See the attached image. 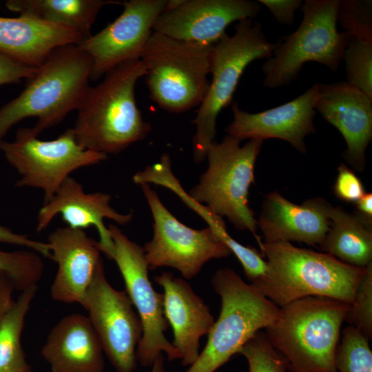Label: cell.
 <instances>
[{
    "instance_id": "1",
    "label": "cell",
    "mask_w": 372,
    "mask_h": 372,
    "mask_svg": "<svg viewBox=\"0 0 372 372\" xmlns=\"http://www.w3.org/2000/svg\"><path fill=\"white\" fill-rule=\"evenodd\" d=\"M146 74L141 59L124 62L90 86L78 107L72 128L76 142L96 152L118 154L143 140L151 131L135 99V86Z\"/></svg>"
},
{
    "instance_id": "2",
    "label": "cell",
    "mask_w": 372,
    "mask_h": 372,
    "mask_svg": "<svg viewBox=\"0 0 372 372\" xmlns=\"http://www.w3.org/2000/svg\"><path fill=\"white\" fill-rule=\"evenodd\" d=\"M257 242L268 269L264 277L251 284L278 307L309 296L352 303L366 267L289 242Z\"/></svg>"
},
{
    "instance_id": "3",
    "label": "cell",
    "mask_w": 372,
    "mask_h": 372,
    "mask_svg": "<svg viewBox=\"0 0 372 372\" xmlns=\"http://www.w3.org/2000/svg\"><path fill=\"white\" fill-rule=\"evenodd\" d=\"M92 60L77 45L55 49L38 68L21 94L0 107V142L10 128L36 117L32 129L39 134L77 110L87 90Z\"/></svg>"
},
{
    "instance_id": "4",
    "label": "cell",
    "mask_w": 372,
    "mask_h": 372,
    "mask_svg": "<svg viewBox=\"0 0 372 372\" xmlns=\"http://www.w3.org/2000/svg\"><path fill=\"white\" fill-rule=\"evenodd\" d=\"M350 304L309 296L280 307L265 335L290 372H335L334 359Z\"/></svg>"
},
{
    "instance_id": "5",
    "label": "cell",
    "mask_w": 372,
    "mask_h": 372,
    "mask_svg": "<svg viewBox=\"0 0 372 372\" xmlns=\"http://www.w3.org/2000/svg\"><path fill=\"white\" fill-rule=\"evenodd\" d=\"M211 282L221 299L219 316L203 350L185 372H215L279 313L280 307L231 268L218 269Z\"/></svg>"
},
{
    "instance_id": "6",
    "label": "cell",
    "mask_w": 372,
    "mask_h": 372,
    "mask_svg": "<svg viewBox=\"0 0 372 372\" xmlns=\"http://www.w3.org/2000/svg\"><path fill=\"white\" fill-rule=\"evenodd\" d=\"M214 46L153 31L141 56L150 98L172 113L199 106L209 85Z\"/></svg>"
},
{
    "instance_id": "7",
    "label": "cell",
    "mask_w": 372,
    "mask_h": 372,
    "mask_svg": "<svg viewBox=\"0 0 372 372\" xmlns=\"http://www.w3.org/2000/svg\"><path fill=\"white\" fill-rule=\"evenodd\" d=\"M235 30L232 36L225 33L214 46L211 81L193 121L196 127L193 158L196 163L206 158L209 146L215 141L218 116L231 103L245 68L256 59L270 57L276 47V43L267 40L262 25L252 19L238 21Z\"/></svg>"
},
{
    "instance_id": "8",
    "label": "cell",
    "mask_w": 372,
    "mask_h": 372,
    "mask_svg": "<svg viewBox=\"0 0 372 372\" xmlns=\"http://www.w3.org/2000/svg\"><path fill=\"white\" fill-rule=\"evenodd\" d=\"M263 141L250 139L240 146V141L229 135L220 143L214 142L206 158L208 165L198 183L188 194L214 213L225 216L240 231H249L255 236L257 219L249 204V191L254 182V167Z\"/></svg>"
},
{
    "instance_id": "9",
    "label": "cell",
    "mask_w": 372,
    "mask_h": 372,
    "mask_svg": "<svg viewBox=\"0 0 372 372\" xmlns=\"http://www.w3.org/2000/svg\"><path fill=\"white\" fill-rule=\"evenodd\" d=\"M339 5L338 0H306L302 3L300 25L276 43L262 67L265 87L275 89L289 85L309 61L333 72L338 70L350 40L345 32L337 28Z\"/></svg>"
},
{
    "instance_id": "10",
    "label": "cell",
    "mask_w": 372,
    "mask_h": 372,
    "mask_svg": "<svg viewBox=\"0 0 372 372\" xmlns=\"http://www.w3.org/2000/svg\"><path fill=\"white\" fill-rule=\"evenodd\" d=\"M38 135L32 127L19 128L13 141L0 142V149L21 176L16 186L42 189L43 205L52 198L72 172L107 158L105 154L79 145L72 128L51 141L40 140Z\"/></svg>"
},
{
    "instance_id": "11",
    "label": "cell",
    "mask_w": 372,
    "mask_h": 372,
    "mask_svg": "<svg viewBox=\"0 0 372 372\" xmlns=\"http://www.w3.org/2000/svg\"><path fill=\"white\" fill-rule=\"evenodd\" d=\"M113 242L111 259L123 276L125 291L143 326V335L136 349V360L144 367L165 353L169 362L180 359L178 351L165 337L169 324L163 310V294L157 292L149 278V266L143 247L131 240L116 225L109 226Z\"/></svg>"
},
{
    "instance_id": "12",
    "label": "cell",
    "mask_w": 372,
    "mask_h": 372,
    "mask_svg": "<svg viewBox=\"0 0 372 372\" xmlns=\"http://www.w3.org/2000/svg\"><path fill=\"white\" fill-rule=\"evenodd\" d=\"M140 186L154 220L153 237L143 247L149 269L169 267L192 279L208 261L231 254L211 227L186 226L166 208L149 184Z\"/></svg>"
},
{
    "instance_id": "13",
    "label": "cell",
    "mask_w": 372,
    "mask_h": 372,
    "mask_svg": "<svg viewBox=\"0 0 372 372\" xmlns=\"http://www.w3.org/2000/svg\"><path fill=\"white\" fill-rule=\"evenodd\" d=\"M83 308L105 353L116 372H134L143 326L125 291L107 281L103 260L90 285Z\"/></svg>"
},
{
    "instance_id": "14",
    "label": "cell",
    "mask_w": 372,
    "mask_h": 372,
    "mask_svg": "<svg viewBox=\"0 0 372 372\" xmlns=\"http://www.w3.org/2000/svg\"><path fill=\"white\" fill-rule=\"evenodd\" d=\"M167 0H130L113 22L77 45L91 57L90 80L94 81L118 65L141 59L153 32L154 23L164 11Z\"/></svg>"
},
{
    "instance_id": "15",
    "label": "cell",
    "mask_w": 372,
    "mask_h": 372,
    "mask_svg": "<svg viewBox=\"0 0 372 372\" xmlns=\"http://www.w3.org/2000/svg\"><path fill=\"white\" fill-rule=\"evenodd\" d=\"M259 3L248 0H169L153 31L185 41L214 45L236 21L256 17Z\"/></svg>"
},
{
    "instance_id": "16",
    "label": "cell",
    "mask_w": 372,
    "mask_h": 372,
    "mask_svg": "<svg viewBox=\"0 0 372 372\" xmlns=\"http://www.w3.org/2000/svg\"><path fill=\"white\" fill-rule=\"evenodd\" d=\"M317 92L318 83L292 101L257 113L242 110L234 102L231 105L234 119L225 130L240 141L247 138L262 141L281 139L305 153V138L316 132L313 118Z\"/></svg>"
},
{
    "instance_id": "17",
    "label": "cell",
    "mask_w": 372,
    "mask_h": 372,
    "mask_svg": "<svg viewBox=\"0 0 372 372\" xmlns=\"http://www.w3.org/2000/svg\"><path fill=\"white\" fill-rule=\"evenodd\" d=\"M315 109L342 135L347 162L362 171L372 138V99L347 81L318 83Z\"/></svg>"
},
{
    "instance_id": "18",
    "label": "cell",
    "mask_w": 372,
    "mask_h": 372,
    "mask_svg": "<svg viewBox=\"0 0 372 372\" xmlns=\"http://www.w3.org/2000/svg\"><path fill=\"white\" fill-rule=\"evenodd\" d=\"M111 196L103 192L87 194L82 185L69 176L61 184L52 198L40 208L37 219V231H43L60 214L68 227L83 229L94 226L99 232L100 241L97 246L109 259L113 250L110 232L103 220L110 219L118 225L129 223L132 212L121 214L110 205Z\"/></svg>"
},
{
    "instance_id": "19",
    "label": "cell",
    "mask_w": 372,
    "mask_h": 372,
    "mask_svg": "<svg viewBox=\"0 0 372 372\" xmlns=\"http://www.w3.org/2000/svg\"><path fill=\"white\" fill-rule=\"evenodd\" d=\"M47 242L50 259L58 267L50 288L52 299L83 307L87 289L103 260L97 242L83 229L65 227L51 232Z\"/></svg>"
},
{
    "instance_id": "20",
    "label": "cell",
    "mask_w": 372,
    "mask_h": 372,
    "mask_svg": "<svg viewBox=\"0 0 372 372\" xmlns=\"http://www.w3.org/2000/svg\"><path fill=\"white\" fill-rule=\"evenodd\" d=\"M331 204L321 197L296 205L278 192L269 193L257 220L264 242H299L320 245L329 227Z\"/></svg>"
},
{
    "instance_id": "21",
    "label": "cell",
    "mask_w": 372,
    "mask_h": 372,
    "mask_svg": "<svg viewBox=\"0 0 372 372\" xmlns=\"http://www.w3.org/2000/svg\"><path fill=\"white\" fill-rule=\"evenodd\" d=\"M154 281L163 289L165 317L173 331V347L183 366H190L199 355L200 340L209 333L214 317L209 306L184 279L163 271Z\"/></svg>"
},
{
    "instance_id": "22",
    "label": "cell",
    "mask_w": 372,
    "mask_h": 372,
    "mask_svg": "<svg viewBox=\"0 0 372 372\" xmlns=\"http://www.w3.org/2000/svg\"><path fill=\"white\" fill-rule=\"evenodd\" d=\"M41 353L52 372H102L104 369L101 344L83 314L61 318L49 333Z\"/></svg>"
},
{
    "instance_id": "23",
    "label": "cell",
    "mask_w": 372,
    "mask_h": 372,
    "mask_svg": "<svg viewBox=\"0 0 372 372\" xmlns=\"http://www.w3.org/2000/svg\"><path fill=\"white\" fill-rule=\"evenodd\" d=\"M83 39L73 29L32 17H0V52L33 68L40 67L57 48Z\"/></svg>"
},
{
    "instance_id": "24",
    "label": "cell",
    "mask_w": 372,
    "mask_h": 372,
    "mask_svg": "<svg viewBox=\"0 0 372 372\" xmlns=\"http://www.w3.org/2000/svg\"><path fill=\"white\" fill-rule=\"evenodd\" d=\"M329 216V227L320 249L352 266L366 267L372 262V226L340 207L332 206Z\"/></svg>"
},
{
    "instance_id": "25",
    "label": "cell",
    "mask_w": 372,
    "mask_h": 372,
    "mask_svg": "<svg viewBox=\"0 0 372 372\" xmlns=\"http://www.w3.org/2000/svg\"><path fill=\"white\" fill-rule=\"evenodd\" d=\"M110 0H8L6 7L20 15L64 26L79 32L85 39L91 36V28L100 10Z\"/></svg>"
},
{
    "instance_id": "26",
    "label": "cell",
    "mask_w": 372,
    "mask_h": 372,
    "mask_svg": "<svg viewBox=\"0 0 372 372\" xmlns=\"http://www.w3.org/2000/svg\"><path fill=\"white\" fill-rule=\"evenodd\" d=\"M37 291V285L21 291L0 319V372H31L21 344L25 316Z\"/></svg>"
},
{
    "instance_id": "27",
    "label": "cell",
    "mask_w": 372,
    "mask_h": 372,
    "mask_svg": "<svg viewBox=\"0 0 372 372\" xmlns=\"http://www.w3.org/2000/svg\"><path fill=\"white\" fill-rule=\"evenodd\" d=\"M340 341L335 354V372H372L369 340L362 332L349 325L342 330Z\"/></svg>"
},
{
    "instance_id": "28",
    "label": "cell",
    "mask_w": 372,
    "mask_h": 372,
    "mask_svg": "<svg viewBox=\"0 0 372 372\" xmlns=\"http://www.w3.org/2000/svg\"><path fill=\"white\" fill-rule=\"evenodd\" d=\"M43 267L40 254L32 250L5 251L0 249V275L7 276L17 290L37 286Z\"/></svg>"
},
{
    "instance_id": "29",
    "label": "cell",
    "mask_w": 372,
    "mask_h": 372,
    "mask_svg": "<svg viewBox=\"0 0 372 372\" xmlns=\"http://www.w3.org/2000/svg\"><path fill=\"white\" fill-rule=\"evenodd\" d=\"M343 60L347 82L372 99V41L350 37Z\"/></svg>"
},
{
    "instance_id": "30",
    "label": "cell",
    "mask_w": 372,
    "mask_h": 372,
    "mask_svg": "<svg viewBox=\"0 0 372 372\" xmlns=\"http://www.w3.org/2000/svg\"><path fill=\"white\" fill-rule=\"evenodd\" d=\"M238 353L247 361L249 372H287L282 356L273 347L266 335L258 332L247 342Z\"/></svg>"
},
{
    "instance_id": "31",
    "label": "cell",
    "mask_w": 372,
    "mask_h": 372,
    "mask_svg": "<svg viewBox=\"0 0 372 372\" xmlns=\"http://www.w3.org/2000/svg\"><path fill=\"white\" fill-rule=\"evenodd\" d=\"M337 21L350 37L372 41L371 1H340Z\"/></svg>"
},
{
    "instance_id": "32",
    "label": "cell",
    "mask_w": 372,
    "mask_h": 372,
    "mask_svg": "<svg viewBox=\"0 0 372 372\" xmlns=\"http://www.w3.org/2000/svg\"><path fill=\"white\" fill-rule=\"evenodd\" d=\"M344 321L362 332L369 340L372 337V262L360 280Z\"/></svg>"
},
{
    "instance_id": "33",
    "label": "cell",
    "mask_w": 372,
    "mask_h": 372,
    "mask_svg": "<svg viewBox=\"0 0 372 372\" xmlns=\"http://www.w3.org/2000/svg\"><path fill=\"white\" fill-rule=\"evenodd\" d=\"M215 232L231 253L238 258L245 276L251 283L266 275L268 265L260 251L251 246H245L234 239L227 232L226 226Z\"/></svg>"
},
{
    "instance_id": "34",
    "label": "cell",
    "mask_w": 372,
    "mask_h": 372,
    "mask_svg": "<svg viewBox=\"0 0 372 372\" xmlns=\"http://www.w3.org/2000/svg\"><path fill=\"white\" fill-rule=\"evenodd\" d=\"M333 192L336 197L341 200L353 203L366 193L360 178L344 163H341L338 167Z\"/></svg>"
},
{
    "instance_id": "35",
    "label": "cell",
    "mask_w": 372,
    "mask_h": 372,
    "mask_svg": "<svg viewBox=\"0 0 372 372\" xmlns=\"http://www.w3.org/2000/svg\"><path fill=\"white\" fill-rule=\"evenodd\" d=\"M37 70L38 68L23 64L0 52V86L18 83L23 79H30Z\"/></svg>"
},
{
    "instance_id": "36",
    "label": "cell",
    "mask_w": 372,
    "mask_h": 372,
    "mask_svg": "<svg viewBox=\"0 0 372 372\" xmlns=\"http://www.w3.org/2000/svg\"><path fill=\"white\" fill-rule=\"evenodd\" d=\"M265 5L280 23L290 25L293 22L295 12L302 5L300 0H259Z\"/></svg>"
},
{
    "instance_id": "37",
    "label": "cell",
    "mask_w": 372,
    "mask_h": 372,
    "mask_svg": "<svg viewBox=\"0 0 372 372\" xmlns=\"http://www.w3.org/2000/svg\"><path fill=\"white\" fill-rule=\"evenodd\" d=\"M0 242L25 247L47 258H51L50 248L48 242L37 241L28 236L16 234L0 225Z\"/></svg>"
},
{
    "instance_id": "38",
    "label": "cell",
    "mask_w": 372,
    "mask_h": 372,
    "mask_svg": "<svg viewBox=\"0 0 372 372\" xmlns=\"http://www.w3.org/2000/svg\"><path fill=\"white\" fill-rule=\"evenodd\" d=\"M14 289L11 280L7 276L0 275V319L14 302L12 298Z\"/></svg>"
},
{
    "instance_id": "39",
    "label": "cell",
    "mask_w": 372,
    "mask_h": 372,
    "mask_svg": "<svg viewBox=\"0 0 372 372\" xmlns=\"http://www.w3.org/2000/svg\"><path fill=\"white\" fill-rule=\"evenodd\" d=\"M355 215L364 223L372 226V194L365 193L356 203Z\"/></svg>"
},
{
    "instance_id": "40",
    "label": "cell",
    "mask_w": 372,
    "mask_h": 372,
    "mask_svg": "<svg viewBox=\"0 0 372 372\" xmlns=\"http://www.w3.org/2000/svg\"><path fill=\"white\" fill-rule=\"evenodd\" d=\"M151 372H167L163 355L158 357L157 359L154 362L152 366Z\"/></svg>"
}]
</instances>
